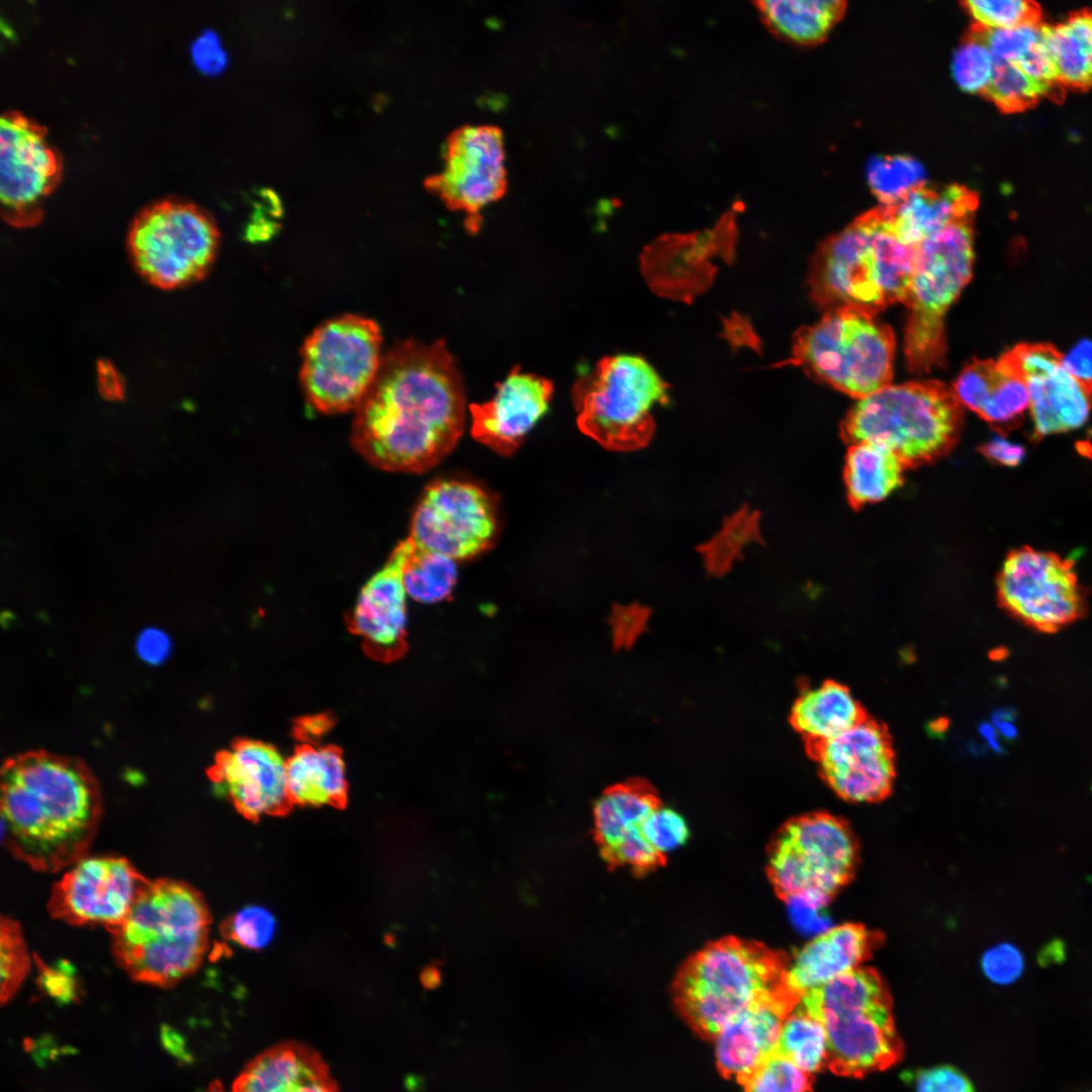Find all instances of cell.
Returning a JSON list of instances; mask_svg holds the SVG:
<instances>
[{
  "label": "cell",
  "mask_w": 1092,
  "mask_h": 1092,
  "mask_svg": "<svg viewBox=\"0 0 1092 1092\" xmlns=\"http://www.w3.org/2000/svg\"><path fill=\"white\" fill-rule=\"evenodd\" d=\"M989 722L994 726L1002 740L1011 742L1018 737L1016 711L1011 707H1001L992 712Z\"/></svg>",
  "instance_id": "cell-57"
},
{
  "label": "cell",
  "mask_w": 1092,
  "mask_h": 1092,
  "mask_svg": "<svg viewBox=\"0 0 1092 1092\" xmlns=\"http://www.w3.org/2000/svg\"><path fill=\"white\" fill-rule=\"evenodd\" d=\"M552 392L549 379L516 366L492 399L470 404L473 438L500 455L513 454L548 410Z\"/></svg>",
  "instance_id": "cell-23"
},
{
  "label": "cell",
  "mask_w": 1092,
  "mask_h": 1092,
  "mask_svg": "<svg viewBox=\"0 0 1092 1092\" xmlns=\"http://www.w3.org/2000/svg\"><path fill=\"white\" fill-rule=\"evenodd\" d=\"M856 846L848 827L826 813L794 818L768 847L767 876L787 903L820 910L848 881Z\"/></svg>",
  "instance_id": "cell-10"
},
{
  "label": "cell",
  "mask_w": 1092,
  "mask_h": 1092,
  "mask_svg": "<svg viewBox=\"0 0 1092 1092\" xmlns=\"http://www.w3.org/2000/svg\"><path fill=\"white\" fill-rule=\"evenodd\" d=\"M970 30L983 40L994 62L1016 63L1042 36V26L1036 21L1006 28H983L973 24Z\"/></svg>",
  "instance_id": "cell-44"
},
{
  "label": "cell",
  "mask_w": 1092,
  "mask_h": 1092,
  "mask_svg": "<svg viewBox=\"0 0 1092 1092\" xmlns=\"http://www.w3.org/2000/svg\"><path fill=\"white\" fill-rule=\"evenodd\" d=\"M219 244L210 215L193 203L164 199L141 210L132 220L127 248L138 273L161 289H175L202 279Z\"/></svg>",
  "instance_id": "cell-11"
},
{
  "label": "cell",
  "mask_w": 1092,
  "mask_h": 1092,
  "mask_svg": "<svg viewBox=\"0 0 1092 1092\" xmlns=\"http://www.w3.org/2000/svg\"><path fill=\"white\" fill-rule=\"evenodd\" d=\"M190 52L193 64L205 75H217L226 66V53L218 35L212 30L202 31L193 40Z\"/></svg>",
  "instance_id": "cell-51"
},
{
  "label": "cell",
  "mask_w": 1092,
  "mask_h": 1092,
  "mask_svg": "<svg viewBox=\"0 0 1092 1092\" xmlns=\"http://www.w3.org/2000/svg\"><path fill=\"white\" fill-rule=\"evenodd\" d=\"M1065 368L1080 380L1092 382V341H1080L1063 357Z\"/></svg>",
  "instance_id": "cell-54"
},
{
  "label": "cell",
  "mask_w": 1092,
  "mask_h": 1092,
  "mask_svg": "<svg viewBox=\"0 0 1092 1092\" xmlns=\"http://www.w3.org/2000/svg\"><path fill=\"white\" fill-rule=\"evenodd\" d=\"M1061 84L1086 88L1092 85V12L1082 11L1065 21L1042 26Z\"/></svg>",
  "instance_id": "cell-35"
},
{
  "label": "cell",
  "mask_w": 1092,
  "mask_h": 1092,
  "mask_svg": "<svg viewBox=\"0 0 1092 1092\" xmlns=\"http://www.w3.org/2000/svg\"><path fill=\"white\" fill-rule=\"evenodd\" d=\"M895 337L875 314L853 307L826 310L793 337L791 357L809 375L852 397L863 398L891 383Z\"/></svg>",
  "instance_id": "cell-7"
},
{
  "label": "cell",
  "mask_w": 1092,
  "mask_h": 1092,
  "mask_svg": "<svg viewBox=\"0 0 1092 1092\" xmlns=\"http://www.w3.org/2000/svg\"><path fill=\"white\" fill-rule=\"evenodd\" d=\"M1066 958L1065 944L1060 939L1051 940L1045 944L1037 956L1039 965L1045 967L1051 964H1059Z\"/></svg>",
  "instance_id": "cell-58"
},
{
  "label": "cell",
  "mask_w": 1092,
  "mask_h": 1092,
  "mask_svg": "<svg viewBox=\"0 0 1092 1092\" xmlns=\"http://www.w3.org/2000/svg\"><path fill=\"white\" fill-rule=\"evenodd\" d=\"M464 423L463 382L444 341L407 340L382 356L356 408L351 441L377 468L421 473L453 449Z\"/></svg>",
  "instance_id": "cell-1"
},
{
  "label": "cell",
  "mask_w": 1092,
  "mask_h": 1092,
  "mask_svg": "<svg viewBox=\"0 0 1092 1092\" xmlns=\"http://www.w3.org/2000/svg\"><path fill=\"white\" fill-rule=\"evenodd\" d=\"M381 343L378 325L357 314L316 328L301 350L300 382L308 401L328 414L357 408L379 370Z\"/></svg>",
  "instance_id": "cell-12"
},
{
  "label": "cell",
  "mask_w": 1092,
  "mask_h": 1092,
  "mask_svg": "<svg viewBox=\"0 0 1092 1092\" xmlns=\"http://www.w3.org/2000/svg\"><path fill=\"white\" fill-rule=\"evenodd\" d=\"M788 962L759 941L717 939L682 964L673 982L674 1001L694 1027L715 1036L755 1004L792 993L786 983Z\"/></svg>",
  "instance_id": "cell-5"
},
{
  "label": "cell",
  "mask_w": 1092,
  "mask_h": 1092,
  "mask_svg": "<svg viewBox=\"0 0 1092 1092\" xmlns=\"http://www.w3.org/2000/svg\"><path fill=\"white\" fill-rule=\"evenodd\" d=\"M981 967L985 976L993 983L1009 985L1021 976L1024 959L1016 946L1001 943L984 953Z\"/></svg>",
  "instance_id": "cell-48"
},
{
  "label": "cell",
  "mask_w": 1092,
  "mask_h": 1092,
  "mask_svg": "<svg viewBox=\"0 0 1092 1092\" xmlns=\"http://www.w3.org/2000/svg\"><path fill=\"white\" fill-rule=\"evenodd\" d=\"M905 468L895 454L882 446L872 443L850 445L843 470L850 507L859 510L886 498L902 485Z\"/></svg>",
  "instance_id": "cell-33"
},
{
  "label": "cell",
  "mask_w": 1092,
  "mask_h": 1092,
  "mask_svg": "<svg viewBox=\"0 0 1092 1092\" xmlns=\"http://www.w3.org/2000/svg\"><path fill=\"white\" fill-rule=\"evenodd\" d=\"M275 924L274 916L267 909L247 906L223 922L221 932L241 946L260 949L271 941Z\"/></svg>",
  "instance_id": "cell-46"
},
{
  "label": "cell",
  "mask_w": 1092,
  "mask_h": 1092,
  "mask_svg": "<svg viewBox=\"0 0 1092 1092\" xmlns=\"http://www.w3.org/2000/svg\"><path fill=\"white\" fill-rule=\"evenodd\" d=\"M573 398L583 434L606 449L633 451L652 438V411L666 402L667 385L642 357L615 355L576 381Z\"/></svg>",
  "instance_id": "cell-9"
},
{
  "label": "cell",
  "mask_w": 1092,
  "mask_h": 1092,
  "mask_svg": "<svg viewBox=\"0 0 1092 1092\" xmlns=\"http://www.w3.org/2000/svg\"><path fill=\"white\" fill-rule=\"evenodd\" d=\"M978 733L984 744L994 753H1003V743L994 726L989 722H982L978 727Z\"/></svg>",
  "instance_id": "cell-59"
},
{
  "label": "cell",
  "mask_w": 1092,
  "mask_h": 1092,
  "mask_svg": "<svg viewBox=\"0 0 1092 1092\" xmlns=\"http://www.w3.org/2000/svg\"><path fill=\"white\" fill-rule=\"evenodd\" d=\"M101 815L99 786L80 760L39 750L3 766L2 844L34 871L60 872L87 855Z\"/></svg>",
  "instance_id": "cell-2"
},
{
  "label": "cell",
  "mask_w": 1092,
  "mask_h": 1092,
  "mask_svg": "<svg viewBox=\"0 0 1092 1092\" xmlns=\"http://www.w3.org/2000/svg\"><path fill=\"white\" fill-rule=\"evenodd\" d=\"M890 1002L879 976L854 969L801 996L798 1003L816 1018Z\"/></svg>",
  "instance_id": "cell-36"
},
{
  "label": "cell",
  "mask_w": 1092,
  "mask_h": 1092,
  "mask_svg": "<svg viewBox=\"0 0 1092 1092\" xmlns=\"http://www.w3.org/2000/svg\"><path fill=\"white\" fill-rule=\"evenodd\" d=\"M962 5L972 15L975 25L983 28H1006L1035 22L1038 8L1024 0H968Z\"/></svg>",
  "instance_id": "cell-45"
},
{
  "label": "cell",
  "mask_w": 1092,
  "mask_h": 1092,
  "mask_svg": "<svg viewBox=\"0 0 1092 1092\" xmlns=\"http://www.w3.org/2000/svg\"><path fill=\"white\" fill-rule=\"evenodd\" d=\"M40 981L50 995L63 1000L73 999L74 981L65 968L42 967Z\"/></svg>",
  "instance_id": "cell-56"
},
{
  "label": "cell",
  "mask_w": 1092,
  "mask_h": 1092,
  "mask_svg": "<svg viewBox=\"0 0 1092 1092\" xmlns=\"http://www.w3.org/2000/svg\"><path fill=\"white\" fill-rule=\"evenodd\" d=\"M642 831L645 839L665 856L667 852L684 844L689 836L685 819L661 804L646 819Z\"/></svg>",
  "instance_id": "cell-47"
},
{
  "label": "cell",
  "mask_w": 1092,
  "mask_h": 1092,
  "mask_svg": "<svg viewBox=\"0 0 1092 1092\" xmlns=\"http://www.w3.org/2000/svg\"><path fill=\"white\" fill-rule=\"evenodd\" d=\"M1015 64L1046 95L1057 83H1060L1054 59L1042 36Z\"/></svg>",
  "instance_id": "cell-50"
},
{
  "label": "cell",
  "mask_w": 1092,
  "mask_h": 1092,
  "mask_svg": "<svg viewBox=\"0 0 1092 1092\" xmlns=\"http://www.w3.org/2000/svg\"><path fill=\"white\" fill-rule=\"evenodd\" d=\"M973 218L957 220L916 247L904 301L908 307L904 350L912 372H928L943 362V318L972 276Z\"/></svg>",
  "instance_id": "cell-8"
},
{
  "label": "cell",
  "mask_w": 1092,
  "mask_h": 1092,
  "mask_svg": "<svg viewBox=\"0 0 1092 1092\" xmlns=\"http://www.w3.org/2000/svg\"><path fill=\"white\" fill-rule=\"evenodd\" d=\"M150 882L126 858L85 855L52 887L48 911L71 925H101L111 931L128 914Z\"/></svg>",
  "instance_id": "cell-16"
},
{
  "label": "cell",
  "mask_w": 1092,
  "mask_h": 1092,
  "mask_svg": "<svg viewBox=\"0 0 1092 1092\" xmlns=\"http://www.w3.org/2000/svg\"><path fill=\"white\" fill-rule=\"evenodd\" d=\"M873 193L885 205L902 199L924 184L925 173L919 162L909 156L874 157L867 168Z\"/></svg>",
  "instance_id": "cell-39"
},
{
  "label": "cell",
  "mask_w": 1092,
  "mask_h": 1092,
  "mask_svg": "<svg viewBox=\"0 0 1092 1092\" xmlns=\"http://www.w3.org/2000/svg\"><path fill=\"white\" fill-rule=\"evenodd\" d=\"M302 730L306 734L308 732V733H311L313 735L314 734L316 735V734H318L320 732L323 731L322 721L321 720H308V722L306 721L305 724L302 726Z\"/></svg>",
  "instance_id": "cell-60"
},
{
  "label": "cell",
  "mask_w": 1092,
  "mask_h": 1092,
  "mask_svg": "<svg viewBox=\"0 0 1092 1092\" xmlns=\"http://www.w3.org/2000/svg\"><path fill=\"white\" fill-rule=\"evenodd\" d=\"M809 747L826 784L842 799L876 802L890 793L896 775L895 756L890 734L881 723L867 717L845 732Z\"/></svg>",
  "instance_id": "cell-18"
},
{
  "label": "cell",
  "mask_w": 1092,
  "mask_h": 1092,
  "mask_svg": "<svg viewBox=\"0 0 1092 1092\" xmlns=\"http://www.w3.org/2000/svg\"><path fill=\"white\" fill-rule=\"evenodd\" d=\"M205 1092H224L221 1085L218 1082L212 1083L209 1089Z\"/></svg>",
  "instance_id": "cell-61"
},
{
  "label": "cell",
  "mask_w": 1092,
  "mask_h": 1092,
  "mask_svg": "<svg viewBox=\"0 0 1092 1092\" xmlns=\"http://www.w3.org/2000/svg\"><path fill=\"white\" fill-rule=\"evenodd\" d=\"M738 203L717 223L702 232L665 235L649 245L641 257L644 276L655 292L690 300L712 282L717 257L731 259L734 251Z\"/></svg>",
  "instance_id": "cell-19"
},
{
  "label": "cell",
  "mask_w": 1092,
  "mask_h": 1092,
  "mask_svg": "<svg viewBox=\"0 0 1092 1092\" xmlns=\"http://www.w3.org/2000/svg\"><path fill=\"white\" fill-rule=\"evenodd\" d=\"M136 652L149 664H160L170 654L171 641L161 629L151 627L143 630L136 639Z\"/></svg>",
  "instance_id": "cell-52"
},
{
  "label": "cell",
  "mask_w": 1092,
  "mask_h": 1092,
  "mask_svg": "<svg viewBox=\"0 0 1092 1092\" xmlns=\"http://www.w3.org/2000/svg\"><path fill=\"white\" fill-rule=\"evenodd\" d=\"M828 1066L836 1073L859 1076L893 1064L900 1053L890 1002L824 1015Z\"/></svg>",
  "instance_id": "cell-24"
},
{
  "label": "cell",
  "mask_w": 1092,
  "mask_h": 1092,
  "mask_svg": "<svg viewBox=\"0 0 1092 1092\" xmlns=\"http://www.w3.org/2000/svg\"><path fill=\"white\" fill-rule=\"evenodd\" d=\"M996 586L1000 605L1041 632H1055L1081 618L1086 610L1074 562L1053 552L1028 546L1011 551Z\"/></svg>",
  "instance_id": "cell-13"
},
{
  "label": "cell",
  "mask_w": 1092,
  "mask_h": 1092,
  "mask_svg": "<svg viewBox=\"0 0 1092 1092\" xmlns=\"http://www.w3.org/2000/svg\"><path fill=\"white\" fill-rule=\"evenodd\" d=\"M97 387L103 398L119 401L124 396V385L120 373L108 360L97 363Z\"/></svg>",
  "instance_id": "cell-55"
},
{
  "label": "cell",
  "mask_w": 1092,
  "mask_h": 1092,
  "mask_svg": "<svg viewBox=\"0 0 1092 1092\" xmlns=\"http://www.w3.org/2000/svg\"><path fill=\"white\" fill-rule=\"evenodd\" d=\"M977 194L962 185L931 187L924 184L899 201L881 205L894 234L916 248L950 223L974 216Z\"/></svg>",
  "instance_id": "cell-30"
},
{
  "label": "cell",
  "mask_w": 1092,
  "mask_h": 1092,
  "mask_svg": "<svg viewBox=\"0 0 1092 1092\" xmlns=\"http://www.w3.org/2000/svg\"><path fill=\"white\" fill-rule=\"evenodd\" d=\"M777 1052L810 1075L818 1072L828 1065L825 1026L797 1002L783 1022Z\"/></svg>",
  "instance_id": "cell-38"
},
{
  "label": "cell",
  "mask_w": 1092,
  "mask_h": 1092,
  "mask_svg": "<svg viewBox=\"0 0 1092 1092\" xmlns=\"http://www.w3.org/2000/svg\"><path fill=\"white\" fill-rule=\"evenodd\" d=\"M860 925L843 924L817 935L789 960L786 983L798 998L858 968L872 946Z\"/></svg>",
  "instance_id": "cell-29"
},
{
  "label": "cell",
  "mask_w": 1092,
  "mask_h": 1092,
  "mask_svg": "<svg viewBox=\"0 0 1092 1092\" xmlns=\"http://www.w3.org/2000/svg\"><path fill=\"white\" fill-rule=\"evenodd\" d=\"M407 593L398 546L385 565L362 587L350 615L351 630L375 658L389 660L404 648Z\"/></svg>",
  "instance_id": "cell-25"
},
{
  "label": "cell",
  "mask_w": 1092,
  "mask_h": 1092,
  "mask_svg": "<svg viewBox=\"0 0 1092 1092\" xmlns=\"http://www.w3.org/2000/svg\"><path fill=\"white\" fill-rule=\"evenodd\" d=\"M1002 356L1026 384L1034 438L1085 424L1092 408V382L1071 374L1053 345L1018 344Z\"/></svg>",
  "instance_id": "cell-20"
},
{
  "label": "cell",
  "mask_w": 1092,
  "mask_h": 1092,
  "mask_svg": "<svg viewBox=\"0 0 1092 1092\" xmlns=\"http://www.w3.org/2000/svg\"><path fill=\"white\" fill-rule=\"evenodd\" d=\"M754 5L771 33L805 46L824 40L846 9V2L840 0L756 1Z\"/></svg>",
  "instance_id": "cell-34"
},
{
  "label": "cell",
  "mask_w": 1092,
  "mask_h": 1092,
  "mask_svg": "<svg viewBox=\"0 0 1092 1092\" xmlns=\"http://www.w3.org/2000/svg\"><path fill=\"white\" fill-rule=\"evenodd\" d=\"M911 1078L915 1092H975L971 1080L949 1065L919 1070Z\"/></svg>",
  "instance_id": "cell-49"
},
{
  "label": "cell",
  "mask_w": 1092,
  "mask_h": 1092,
  "mask_svg": "<svg viewBox=\"0 0 1092 1092\" xmlns=\"http://www.w3.org/2000/svg\"><path fill=\"white\" fill-rule=\"evenodd\" d=\"M660 805L655 794L640 784L609 789L594 809L598 841L606 858L615 866L630 868L639 875L662 867L666 856L644 837L642 827Z\"/></svg>",
  "instance_id": "cell-22"
},
{
  "label": "cell",
  "mask_w": 1092,
  "mask_h": 1092,
  "mask_svg": "<svg viewBox=\"0 0 1092 1092\" xmlns=\"http://www.w3.org/2000/svg\"><path fill=\"white\" fill-rule=\"evenodd\" d=\"M495 529L493 503L483 489L468 482L440 480L425 490L408 537L455 560L488 548Z\"/></svg>",
  "instance_id": "cell-17"
},
{
  "label": "cell",
  "mask_w": 1092,
  "mask_h": 1092,
  "mask_svg": "<svg viewBox=\"0 0 1092 1092\" xmlns=\"http://www.w3.org/2000/svg\"><path fill=\"white\" fill-rule=\"evenodd\" d=\"M994 68L993 57L983 40L970 30L957 49L952 73L958 85L971 93H983Z\"/></svg>",
  "instance_id": "cell-42"
},
{
  "label": "cell",
  "mask_w": 1092,
  "mask_h": 1092,
  "mask_svg": "<svg viewBox=\"0 0 1092 1092\" xmlns=\"http://www.w3.org/2000/svg\"><path fill=\"white\" fill-rule=\"evenodd\" d=\"M1004 112H1015L1044 96L1015 63L994 62L992 76L982 93Z\"/></svg>",
  "instance_id": "cell-40"
},
{
  "label": "cell",
  "mask_w": 1092,
  "mask_h": 1092,
  "mask_svg": "<svg viewBox=\"0 0 1092 1092\" xmlns=\"http://www.w3.org/2000/svg\"><path fill=\"white\" fill-rule=\"evenodd\" d=\"M210 779L246 818L285 814L292 803L286 780V759L271 744L242 740L221 752Z\"/></svg>",
  "instance_id": "cell-21"
},
{
  "label": "cell",
  "mask_w": 1092,
  "mask_h": 1092,
  "mask_svg": "<svg viewBox=\"0 0 1092 1092\" xmlns=\"http://www.w3.org/2000/svg\"><path fill=\"white\" fill-rule=\"evenodd\" d=\"M979 451L988 460L1004 466H1016L1025 457V449L1003 437H994L983 444Z\"/></svg>",
  "instance_id": "cell-53"
},
{
  "label": "cell",
  "mask_w": 1092,
  "mask_h": 1092,
  "mask_svg": "<svg viewBox=\"0 0 1092 1092\" xmlns=\"http://www.w3.org/2000/svg\"><path fill=\"white\" fill-rule=\"evenodd\" d=\"M867 718L850 690L835 680L804 690L794 703L791 721L809 746L833 738Z\"/></svg>",
  "instance_id": "cell-32"
},
{
  "label": "cell",
  "mask_w": 1092,
  "mask_h": 1092,
  "mask_svg": "<svg viewBox=\"0 0 1092 1092\" xmlns=\"http://www.w3.org/2000/svg\"><path fill=\"white\" fill-rule=\"evenodd\" d=\"M798 998L784 993L761 1001L729 1021L715 1037L720 1071L742 1082L778 1051L780 1033Z\"/></svg>",
  "instance_id": "cell-26"
},
{
  "label": "cell",
  "mask_w": 1092,
  "mask_h": 1092,
  "mask_svg": "<svg viewBox=\"0 0 1092 1092\" xmlns=\"http://www.w3.org/2000/svg\"><path fill=\"white\" fill-rule=\"evenodd\" d=\"M46 134L43 126L19 112L0 118L1 215L10 225L36 224L61 179V160Z\"/></svg>",
  "instance_id": "cell-15"
},
{
  "label": "cell",
  "mask_w": 1092,
  "mask_h": 1092,
  "mask_svg": "<svg viewBox=\"0 0 1092 1092\" xmlns=\"http://www.w3.org/2000/svg\"><path fill=\"white\" fill-rule=\"evenodd\" d=\"M443 169L425 181L453 210L466 213V228L478 231L480 210L507 190L503 131L492 124H465L447 136Z\"/></svg>",
  "instance_id": "cell-14"
},
{
  "label": "cell",
  "mask_w": 1092,
  "mask_h": 1092,
  "mask_svg": "<svg viewBox=\"0 0 1092 1092\" xmlns=\"http://www.w3.org/2000/svg\"><path fill=\"white\" fill-rule=\"evenodd\" d=\"M210 923L208 906L194 887L169 878L150 881L109 931L113 957L130 979L171 987L202 964Z\"/></svg>",
  "instance_id": "cell-3"
},
{
  "label": "cell",
  "mask_w": 1092,
  "mask_h": 1092,
  "mask_svg": "<svg viewBox=\"0 0 1092 1092\" xmlns=\"http://www.w3.org/2000/svg\"><path fill=\"white\" fill-rule=\"evenodd\" d=\"M742 1083L744 1092H812L810 1074L778 1052Z\"/></svg>",
  "instance_id": "cell-43"
},
{
  "label": "cell",
  "mask_w": 1092,
  "mask_h": 1092,
  "mask_svg": "<svg viewBox=\"0 0 1092 1092\" xmlns=\"http://www.w3.org/2000/svg\"><path fill=\"white\" fill-rule=\"evenodd\" d=\"M915 254L894 234L882 207L874 208L819 245L809 271L811 297L826 310L853 307L872 314L904 303Z\"/></svg>",
  "instance_id": "cell-4"
},
{
  "label": "cell",
  "mask_w": 1092,
  "mask_h": 1092,
  "mask_svg": "<svg viewBox=\"0 0 1092 1092\" xmlns=\"http://www.w3.org/2000/svg\"><path fill=\"white\" fill-rule=\"evenodd\" d=\"M292 804L344 807L348 783L340 751L331 746L303 745L286 759Z\"/></svg>",
  "instance_id": "cell-31"
},
{
  "label": "cell",
  "mask_w": 1092,
  "mask_h": 1092,
  "mask_svg": "<svg viewBox=\"0 0 1092 1092\" xmlns=\"http://www.w3.org/2000/svg\"><path fill=\"white\" fill-rule=\"evenodd\" d=\"M401 554V573L407 596L424 604L447 599L457 578L454 559L427 549L411 537L397 544Z\"/></svg>",
  "instance_id": "cell-37"
},
{
  "label": "cell",
  "mask_w": 1092,
  "mask_h": 1092,
  "mask_svg": "<svg viewBox=\"0 0 1092 1092\" xmlns=\"http://www.w3.org/2000/svg\"><path fill=\"white\" fill-rule=\"evenodd\" d=\"M30 957L18 922L2 916L0 922L1 1002L10 1000L27 976Z\"/></svg>",
  "instance_id": "cell-41"
},
{
  "label": "cell",
  "mask_w": 1092,
  "mask_h": 1092,
  "mask_svg": "<svg viewBox=\"0 0 1092 1092\" xmlns=\"http://www.w3.org/2000/svg\"><path fill=\"white\" fill-rule=\"evenodd\" d=\"M963 405L952 387L937 380L889 384L860 398L840 425L849 446L872 443L895 454L906 468L948 454L961 436Z\"/></svg>",
  "instance_id": "cell-6"
},
{
  "label": "cell",
  "mask_w": 1092,
  "mask_h": 1092,
  "mask_svg": "<svg viewBox=\"0 0 1092 1092\" xmlns=\"http://www.w3.org/2000/svg\"><path fill=\"white\" fill-rule=\"evenodd\" d=\"M233 1092H340L322 1056L310 1046L284 1041L253 1058Z\"/></svg>",
  "instance_id": "cell-27"
},
{
  "label": "cell",
  "mask_w": 1092,
  "mask_h": 1092,
  "mask_svg": "<svg viewBox=\"0 0 1092 1092\" xmlns=\"http://www.w3.org/2000/svg\"><path fill=\"white\" fill-rule=\"evenodd\" d=\"M952 389L962 405L1002 433L1018 425L1029 410V394L1021 376L1001 356L974 359L964 367Z\"/></svg>",
  "instance_id": "cell-28"
}]
</instances>
